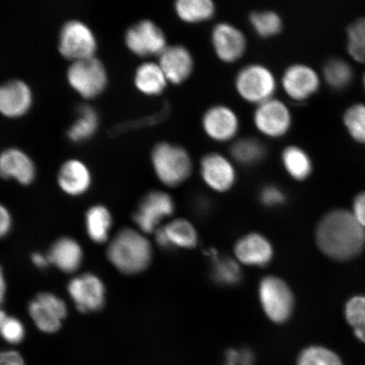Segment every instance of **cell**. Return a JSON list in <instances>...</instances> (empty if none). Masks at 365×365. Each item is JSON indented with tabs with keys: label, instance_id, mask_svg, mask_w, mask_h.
Returning a JSON list of instances; mask_svg holds the SVG:
<instances>
[{
	"label": "cell",
	"instance_id": "cell-1",
	"mask_svg": "<svg viewBox=\"0 0 365 365\" xmlns=\"http://www.w3.org/2000/svg\"><path fill=\"white\" fill-rule=\"evenodd\" d=\"M319 248L328 257L345 261L354 258L365 245V228L353 212L336 210L328 213L317 231Z\"/></svg>",
	"mask_w": 365,
	"mask_h": 365
},
{
	"label": "cell",
	"instance_id": "cell-2",
	"mask_svg": "<svg viewBox=\"0 0 365 365\" xmlns=\"http://www.w3.org/2000/svg\"><path fill=\"white\" fill-rule=\"evenodd\" d=\"M107 255L113 266L127 275L143 272L153 259L150 241L140 232L125 228L108 245Z\"/></svg>",
	"mask_w": 365,
	"mask_h": 365
},
{
	"label": "cell",
	"instance_id": "cell-3",
	"mask_svg": "<svg viewBox=\"0 0 365 365\" xmlns=\"http://www.w3.org/2000/svg\"><path fill=\"white\" fill-rule=\"evenodd\" d=\"M152 164L158 180L168 187H177L189 179L193 162L187 150L180 145L161 143L152 153Z\"/></svg>",
	"mask_w": 365,
	"mask_h": 365
},
{
	"label": "cell",
	"instance_id": "cell-4",
	"mask_svg": "<svg viewBox=\"0 0 365 365\" xmlns=\"http://www.w3.org/2000/svg\"><path fill=\"white\" fill-rule=\"evenodd\" d=\"M235 86L244 101L257 106L274 98L277 81L271 68L255 63L245 66L237 73Z\"/></svg>",
	"mask_w": 365,
	"mask_h": 365
},
{
	"label": "cell",
	"instance_id": "cell-5",
	"mask_svg": "<svg viewBox=\"0 0 365 365\" xmlns=\"http://www.w3.org/2000/svg\"><path fill=\"white\" fill-rule=\"evenodd\" d=\"M259 297L264 314L272 322L282 324L290 318L294 305V295L279 277H264L259 282Z\"/></svg>",
	"mask_w": 365,
	"mask_h": 365
},
{
	"label": "cell",
	"instance_id": "cell-6",
	"mask_svg": "<svg viewBox=\"0 0 365 365\" xmlns=\"http://www.w3.org/2000/svg\"><path fill=\"white\" fill-rule=\"evenodd\" d=\"M67 78L72 88L85 98L97 97L108 82L105 67L95 57L73 62L68 68Z\"/></svg>",
	"mask_w": 365,
	"mask_h": 365
},
{
	"label": "cell",
	"instance_id": "cell-7",
	"mask_svg": "<svg viewBox=\"0 0 365 365\" xmlns=\"http://www.w3.org/2000/svg\"><path fill=\"white\" fill-rule=\"evenodd\" d=\"M253 123L259 133L270 139L285 136L293 124L290 108L275 98L257 105L253 113Z\"/></svg>",
	"mask_w": 365,
	"mask_h": 365
},
{
	"label": "cell",
	"instance_id": "cell-8",
	"mask_svg": "<svg viewBox=\"0 0 365 365\" xmlns=\"http://www.w3.org/2000/svg\"><path fill=\"white\" fill-rule=\"evenodd\" d=\"M58 48L63 57L73 62L78 61L94 57L97 40L93 31L85 23L71 21L62 27Z\"/></svg>",
	"mask_w": 365,
	"mask_h": 365
},
{
	"label": "cell",
	"instance_id": "cell-9",
	"mask_svg": "<svg viewBox=\"0 0 365 365\" xmlns=\"http://www.w3.org/2000/svg\"><path fill=\"white\" fill-rule=\"evenodd\" d=\"M125 43L132 53L140 57L159 56L168 47L163 31L152 21L143 20L130 27Z\"/></svg>",
	"mask_w": 365,
	"mask_h": 365
},
{
	"label": "cell",
	"instance_id": "cell-10",
	"mask_svg": "<svg viewBox=\"0 0 365 365\" xmlns=\"http://www.w3.org/2000/svg\"><path fill=\"white\" fill-rule=\"evenodd\" d=\"M175 202L170 195L163 191H152L141 200L133 218L141 232L152 234L159 223L175 212Z\"/></svg>",
	"mask_w": 365,
	"mask_h": 365
},
{
	"label": "cell",
	"instance_id": "cell-11",
	"mask_svg": "<svg viewBox=\"0 0 365 365\" xmlns=\"http://www.w3.org/2000/svg\"><path fill=\"white\" fill-rule=\"evenodd\" d=\"M204 133L215 143H226L235 140L240 130L238 114L227 105L218 104L209 108L202 120Z\"/></svg>",
	"mask_w": 365,
	"mask_h": 365
},
{
	"label": "cell",
	"instance_id": "cell-12",
	"mask_svg": "<svg viewBox=\"0 0 365 365\" xmlns=\"http://www.w3.org/2000/svg\"><path fill=\"white\" fill-rule=\"evenodd\" d=\"M200 173L205 184L220 193L231 190L237 179L234 161L219 153L204 155L200 162Z\"/></svg>",
	"mask_w": 365,
	"mask_h": 365
},
{
	"label": "cell",
	"instance_id": "cell-13",
	"mask_svg": "<svg viewBox=\"0 0 365 365\" xmlns=\"http://www.w3.org/2000/svg\"><path fill=\"white\" fill-rule=\"evenodd\" d=\"M68 293L81 312H98L105 303L106 289L94 274L86 273L68 282Z\"/></svg>",
	"mask_w": 365,
	"mask_h": 365
},
{
	"label": "cell",
	"instance_id": "cell-14",
	"mask_svg": "<svg viewBox=\"0 0 365 365\" xmlns=\"http://www.w3.org/2000/svg\"><path fill=\"white\" fill-rule=\"evenodd\" d=\"M211 40L217 58L227 63L240 61L247 49L245 34L231 23L220 22L214 26Z\"/></svg>",
	"mask_w": 365,
	"mask_h": 365
},
{
	"label": "cell",
	"instance_id": "cell-15",
	"mask_svg": "<svg viewBox=\"0 0 365 365\" xmlns=\"http://www.w3.org/2000/svg\"><path fill=\"white\" fill-rule=\"evenodd\" d=\"M321 80L312 67L304 63H294L287 67L281 79L282 88L291 100L303 102L319 88Z\"/></svg>",
	"mask_w": 365,
	"mask_h": 365
},
{
	"label": "cell",
	"instance_id": "cell-16",
	"mask_svg": "<svg viewBox=\"0 0 365 365\" xmlns=\"http://www.w3.org/2000/svg\"><path fill=\"white\" fill-rule=\"evenodd\" d=\"M160 67L168 83L180 85L192 75L195 61L190 50L180 44L168 45L158 56Z\"/></svg>",
	"mask_w": 365,
	"mask_h": 365
},
{
	"label": "cell",
	"instance_id": "cell-17",
	"mask_svg": "<svg viewBox=\"0 0 365 365\" xmlns=\"http://www.w3.org/2000/svg\"><path fill=\"white\" fill-rule=\"evenodd\" d=\"M33 103V93L24 81L13 80L0 86V113L9 118L24 115Z\"/></svg>",
	"mask_w": 365,
	"mask_h": 365
},
{
	"label": "cell",
	"instance_id": "cell-18",
	"mask_svg": "<svg viewBox=\"0 0 365 365\" xmlns=\"http://www.w3.org/2000/svg\"><path fill=\"white\" fill-rule=\"evenodd\" d=\"M235 254L238 261L246 266L264 267L272 261L273 249L266 237L253 232L237 242Z\"/></svg>",
	"mask_w": 365,
	"mask_h": 365
},
{
	"label": "cell",
	"instance_id": "cell-19",
	"mask_svg": "<svg viewBox=\"0 0 365 365\" xmlns=\"http://www.w3.org/2000/svg\"><path fill=\"white\" fill-rule=\"evenodd\" d=\"M155 234L158 245L165 250L192 249L198 243L195 228L185 219H175L168 225L158 228Z\"/></svg>",
	"mask_w": 365,
	"mask_h": 365
},
{
	"label": "cell",
	"instance_id": "cell-20",
	"mask_svg": "<svg viewBox=\"0 0 365 365\" xmlns=\"http://www.w3.org/2000/svg\"><path fill=\"white\" fill-rule=\"evenodd\" d=\"M0 176L15 179L21 185H30L36 176L33 160L21 150L7 149L0 154Z\"/></svg>",
	"mask_w": 365,
	"mask_h": 365
},
{
	"label": "cell",
	"instance_id": "cell-21",
	"mask_svg": "<svg viewBox=\"0 0 365 365\" xmlns=\"http://www.w3.org/2000/svg\"><path fill=\"white\" fill-rule=\"evenodd\" d=\"M58 182L63 192L77 196L90 188L91 175L89 168L79 160H68L59 170Z\"/></svg>",
	"mask_w": 365,
	"mask_h": 365
},
{
	"label": "cell",
	"instance_id": "cell-22",
	"mask_svg": "<svg viewBox=\"0 0 365 365\" xmlns=\"http://www.w3.org/2000/svg\"><path fill=\"white\" fill-rule=\"evenodd\" d=\"M50 263L59 270L73 273L78 270L83 261V250L74 239L61 238L52 245L48 255Z\"/></svg>",
	"mask_w": 365,
	"mask_h": 365
},
{
	"label": "cell",
	"instance_id": "cell-23",
	"mask_svg": "<svg viewBox=\"0 0 365 365\" xmlns=\"http://www.w3.org/2000/svg\"><path fill=\"white\" fill-rule=\"evenodd\" d=\"M168 81L158 63L145 62L137 68L135 75L136 88L148 96L162 94Z\"/></svg>",
	"mask_w": 365,
	"mask_h": 365
},
{
	"label": "cell",
	"instance_id": "cell-24",
	"mask_svg": "<svg viewBox=\"0 0 365 365\" xmlns=\"http://www.w3.org/2000/svg\"><path fill=\"white\" fill-rule=\"evenodd\" d=\"M267 155L262 141L254 137H243L235 140L230 148L232 161L242 166H253L262 162Z\"/></svg>",
	"mask_w": 365,
	"mask_h": 365
},
{
	"label": "cell",
	"instance_id": "cell-25",
	"mask_svg": "<svg viewBox=\"0 0 365 365\" xmlns=\"http://www.w3.org/2000/svg\"><path fill=\"white\" fill-rule=\"evenodd\" d=\"M175 11L182 21L189 24L211 20L215 15L216 6L211 0H179Z\"/></svg>",
	"mask_w": 365,
	"mask_h": 365
},
{
	"label": "cell",
	"instance_id": "cell-26",
	"mask_svg": "<svg viewBox=\"0 0 365 365\" xmlns=\"http://www.w3.org/2000/svg\"><path fill=\"white\" fill-rule=\"evenodd\" d=\"M282 163L287 173L296 180H307L313 170L312 159L298 145H289L282 150Z\"/></svg>",
	"mask_w": 365,
	"mask_h": 365
},
{
	"label": "cell",
	"instance_id": "cell-27",
	"mask_svg": "<svg viewBox=\"0 0 365 365\" xmlns=\"http://www.w3.org/2000/svg\"><path fill=\"white\" fill-rule=\"evenodd\" d=\"M112 225L111 213L103 205H94L86 212V232L95 243L103 244L108 240Z\"/></svg>",
	"mask_w": 365,
	"mask_h": 365
},
{
	"label": "cell",
	"instance_id": "cell-28",
	"mask_svg": "<svg viewBox=\"0 0 365 365\" xmlns=\"http://www.w3.org/2000/svg\"><path fill=\"white\" fill-rule=\"evenodd\" d=\"M98 126L97 113L88 105L79 108L78 118L68 131V136L74 143H81L95 134Z\"/></svg>",
	"mask_w": 365,
	"mask_h": 365
},
{
	"label": "cell",
	"instance_id": "cell-29",
	"mask_svg": "<svg viewBox=\"0 0 365 365\" xmlns=\"http://www.w3.org/2000/svg\"><path fill=\"white\" fill-rule=\"evenodd\" d=\"M323 75L327 83L333 89L348 88L353 81V68L348 62L340 58H332L324 67Z\"/></svg>",
	"mask_w": 365,
	"mask_h": 365
},
{
	"label": "cell",
	"instance_id": "cell-30",
	"mask_svg": "<svg viewBox=\"0 0 365 365\" xmlns=\"http://www.w3.org/2000/svg\"><path fill=\"white\" fill-rule=\"evenodd\" d=\"M251 26L262 38H270L280 33L282 29V18L272 11H255L250 16Z\"/></svg>",
	"mask_w": 365,
	"mask_h": 365
},
{
	"label": "cell",
	"instance_id": "cell-31",
	"mask_svg": "<svg viewBox=\"0 0 365 365\" xmlns=\"http://www.w3.org/2000/svg\"><path fill=\"white\" fill-rule=\"evenodd\" d=\"M212 277L217 284L232 286L238 284L242 277L239 262L228 257L214 259Z\"/></svg>",
	"mask_w": 365,
	"mask_h": 365
},
{
	"label": "cell",
	"instance_id": "cell-32",
	"mask_svg": "<svg viewBox=\"0 0 365 365\" xmlns=\"http://www.w3.org/2000/svg\"><path fill=\"white\" fill-rule=\"evenodd\" d=\"M346 48L355 61L365 63V17L351 23L346 30Z\"/></svg>",
	"mask_w": 365,
	"mask_h": 365
},
{
	"label": "cell",
	"instance_id": "cell-33",
	"mask_svg": "<svg viewBox=\"0 0 365 365\" xmlns=\"http://www.w3.org/2000/svg\"><path fill=\"white\" fill-rule=\"evenodd\" d=\"M344 124L349 135L359 143L365 145V105L356 103L344 113Z\"/></svg>",
	"mask_w": 365,
	"mask_h": 365
},
{
	"label": "cell",
	"instance_id": "cell-34",
	"mask_svg": "<svg viewBox=\"0 0 365 365\" xmlns=\"http://www.w3.org/2000/svg\"><path fill=\"white\" fill-rule=\"evenodd\" d=\"M297 365H344L333 351L321 346H312L301 352Z\"/></svg>",
	"mask_w": 365,
	"mask_h": 365
},
{
	"label": "cell",
	"instance_id": "cell-35",
	"mask_svg": "<svg viewBox=\"0 0 365 365\" xmlns=\"http://www.w3.org/2000/svg\"><path fill=\"white\" fill-rule=\"evenodd\" d=\"M346 318L357 339L365 342V296L351 299L346 307Z\"/></svg>",
	"mask_w": 365,
	"mask_h": 365
},
{
	"label": "cell",
	"instance_id": "cell-36",
	"mask_svg": "<svg viewBox=\"0 0 365 365\" xmlns=\"http://www.w3.org/2000/svg\"><path fill=\"white\" fill-rule=\"evenodd\" d=\"M29 312L31 319L40 331L53 333L61 327V319L43 307L36 299L29 304Z\"/></svg>",
	"mask_w": 365,
	"mask_h": 365
},
{
	"label": "cell",
	"instance_id": "cell-37",
	"mask_svg": "<svg viewBox=\"0 0 365 365\" xmlns=\"http://www.w3.org/2000/svg\"><path fill=\"white\" fill-rule=\"evenodd\" d=\"M0 335L10 344H20L25 336V328L19 319L8 317L6 322L0 328Z\"/></svg>",
	"mask_w": 365,
	"mask_h": 365
},
{
	"label": "cell",
	"instance_id": "cell-38",
	"mask_svg": "<svg viewBox=\"0 0 365 365\" xmlns=\"http://www.w3.org/2000/svg\"><path fill=\"white\" fill-rule=\"evenodd\" d=\"M36 299L61 321L66 317L68 313L66 304L58 296L50 293H42L36 296Z\"/></svg>",
	"mask_w": 365,
	"mask_h": 365
},
{
	"label": "cell",
	"instance_id": "cell-39",
	"mask_svg": "<svg viewBox=\"0 0 365 365\" xmlns=\"http://www.w3.org/2000/svg\"><path fill=\"white\" fill-rule=\"evenodd\" d=\"M259 199L262 203L267 207H274L284 204L285 195L284 192L275 185H267L261 191Z\"/></svg>",
	"mask_w": 365,
	"mask_h": 365
},
{
	"label": "cell",
	"instance_id": "cell-40",
	"mask_svg": "<svg viewBox=\"0 0 365 365\" xmlns=\"http://www.w3.org/2000/svg\"><path fill=\"white\" fill-rule=\"evenodd\" d=\"M255 357L248 349H230L225 355V365H253Z\"/></svg>",
	"mask_w": 365,
	"mask_h": 365
},
{
	"label": "cell",
	"instance_id": "cell-41",
	"mask_svg": "<svg viewBox=\"0 0 365 365\" xmlns=\"http://www.w3.org/2000/svg\"><path fill=\"white\" fill-rule=\"evenodd\" d=\"M12 227V218L9 210L0 204V239L10 232Z\"/></svg>",
	"mask_w": 365,
	"mask_h": 365
},
{
	"label": "cell",
	"instance_id": "cell-42",
	"mask_svg": "<svg viewBox=\"0 0 365 365\" xmlns=\"http://www.w3.org/2000/svg\"><path fill=\"white\" fill-rule=\"evenodd\" d=\"M353 213L360 225L365 228V192L356 196Z\"/></svg>",
	"mask_w": 365,
	"mask_h": 365
},
{
	"label": "cell",
	"instance_id": "cell-43",
	"mask_svg": "<svg viewBox=\"0 0 365 365\" xmlns=\"http://www.w3.org/2000/svg\"><path fill=\"white\" fill-rule=\"evenodd\" d=\"M0 365H25L21 356L14 351L0 352Z\"/></svg>",
	"mask_w": 365,
	"mask_h": 365
},
{
	"label": "cell",
	"instance_id": "cell-44",
	"mask_svg": "<svg viewBox=\"0 0 365 365\" xmlns=\"http://www.w3.org/2000/svg\"><path fill=\"white\" fill-rule=\"evenodd\" d=\"M31 261H33L36 267L40 269L48 267L49 264H51L50 263L48 255L40 253H35L33 255V257H31Z\"/></svg>",
	"mask_w": 365,
	"mask_h": 365
},
{
	"label": "cell",
	"instance_id": "cell-45",
	"mask_svg": "<svg viewBox=\"0 0 365 365\" xmlns=\"http://www.w3.org/2000/svg\"><path fill=\"white\" fill-rule=\"evenodd\" d=\"M6 294V282L1 266H0V304L3 303Z\"/></svg>",
	"mask_w": 365,
	"mask_h": 365
},
{
	"label": "cell",
	"instance_id": "cell-46",
	"mask_svg": "<svg viewBox=\"0 0 365 365\" xmlns=\"http://www.w3.org/2000/svg\"><path fill=\"white\" fill-rule=\"evenodd\" d=\"M8 317L3 309H0V328L2 327L4 323L6 322Z\"/></svg>",
	"mask_w": 365,
	"mask_h": 365
},
{
	"label": "cell",
	"instance_id": "cell-47",
	"mask_svg": "<svg viewBox=\"0 0 365 365\" xmlns=\"http://www.w3.org/2000/svg\"><path fill=\"white\" fill-rule=\"evenodd\" d=\"M363 82H364V88H365V74L364 75Z\"/></svg>",
	"mask_w": 365,
	"mask_h": 365
}]
</instances>
